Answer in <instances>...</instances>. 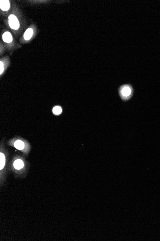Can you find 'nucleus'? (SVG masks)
Returning a JSON list of instances; mask_svg holds the SVG:
<instances>
[{
  "mask_svg": "<svg viewBox=\"0 0 160 241\" xmlns=\"http://www.w3.org/2000/svg\"><path fill=\"white\" fill-rule=\"evenodd\" d=\"M119 94L122 100L127 101L133 96V89L131 85H123L119 88Z\"/></svg>",
  "mask_w": 160,
  "mask_h": 241,
  "instance_id": "f257e3e1",
  "label": "nucleus"
},
{
  "mask_svg": "<svg viewBox=\"0 0 160 241\" xmlns=\"http://www.w3.org/2000/svg\"><path fill=\"white\" fill-rule=\"evenodd\" d=\"M9 24L10 27L13 30H18L20 26L19 22L17 17L13 15L9 17Z\"/></svg>",
  "mask_w": 160,
  "mask_h": 241,
  "instance_id": "f03ea898",
  "label": "nucleus"
},
{
  "mask_svg": "<svg viewBox=\"0 0 160 241\" xmlns=\"http://www.w3.org/2000/svg\"><path fill=\"white\" fill-rule=\"evenodd\" d=\"M0 8L4 11H8L10 8V3L8 0H1L0 1Z\"/></svg>",
  "mask_w": 160,
  "mask_h": 241,
  "instance_id": "7ed1b4c3",
  "label": "nucleus"
},
{
  "mask_svg": "<svg viewBox=\"0 0 160 241\" xmlns=\"http://www.w3.org/2000/svg\"><path fill=\"white\" fill-rule=\"evenodd\" d=\"M3 39L4 42L10 43L12 42L13 37L10 32H6L3 35Z\"/></svg>",
  "mask_w": 160,
  "mask_h": 241,
  "instance_id": "20e7f679",
  "label": "nucleus"
},
{
  "mask_svg": "<svg viewBox=\"0 0 160 241\" xmlns=\"http://www.w3.org/2000/svg\"><path fill=\"white\" fill-rule=\"evenodd\" d=\"M33 34V30L31 29H28L27 30L25 31V34L24 35V38L25 39V40H29L31 38L32 35Z\"/></svg>",
  "mask_w": 160,
  "mask_h": 241,
  "instance_id": "39448f33",
  "label": "nucleus"
},
{
  "mask_svg": "<svg viewBox=\"0 0 160 241\" xmlns=\"http://www.w3.org/2000/svg\"><path fill=\"white\" fill-rule=\"evenodd\" d=\"M14 167L17 169H20L24 167V163L20 159H17L14 162Z\"/></svg>",
  "mask_w": 160,
  "mask_h": 241,
  "instance_id": "423d86ee",
  "label": "nucleus"
},
{
  "mask_svg": "<svg viewBox=\"0 0 160 241\" xmlns=\"http://www.w3.org/2000/svg\"><path fill=\"white\" fill-rule=\"evenodd\" d=\"M14 146L16 148H17L18 150H22L24 148L25 144L24 143L20 140H18L16 141L14 143Z\"/></svg>",
  "mask_w": 160,
  "mask_h": 241,
  "instance_id": "0eeeda50",
  "label": "nucleus"
},
{
  "mask_svg": "<svg viewBox=\"0 0 160 241\" xmlns=\"http://www.w3.org/2000/svg\"><path fill=\"white\" fill-rule=\"evenodd\" d=\"M0 169H3L5 164V158L4 154L3 153L0 154Z\"/></svg>",
  "mask_w": 160,
  "mask_h": 241,
  "instance_id": "6e6552de",
  "label": "nucleus"
},
{
  "mask_svg": "<svg viewBox=\"0 0 160 241\" xmlns=\"http://www.w3.org/2000/svg\"><path fill=\"white\" fill-rule=\"evenodd\" d=\"M53 112L54 114L57 115L60 114L62 112V109L60 106H55L53 109Z\"/></svg>",
  "mask_w": 160,
  "mask_h": 241,
  "instance_id": "1a4fd4ad",
  "label": "nucleus"
},
{
  "mask_svg": "<svg viewBox=\"0 0 160 241\" xmlns=\"http://www.w3.org/2000/svg\"><path fill=\"white\" fill-rule=\"evenodd\" d=\"M0 74H2L4 70V63L2 62H0Z\"/></svg>",
  "mask_w": 160,
  "mask_h": 241,
  "instance_id": "9d476101",
  "label": "nucleus"
}]
</instances>
